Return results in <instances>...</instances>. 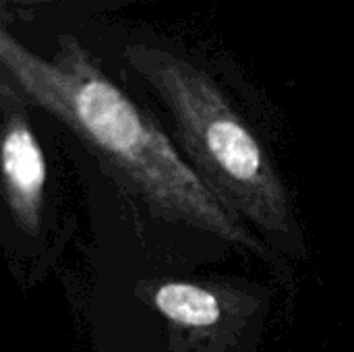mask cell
<instances>
[{
  "mask_svg": "<svg viewBox=\"0 0 354 352\" xmlns=\"http://www.w3.org/2000/svg\"><path fill=\"white\" fill-rule=\"evenodd\" d=\"M122 56L166 104L189 164L218 199L261 232L297 247L301 228L284 183L220 87L168 50L135 44Z\"/></svg>",
  "mask_w": 354,
  "mask_h": 352,
  "instance_id": "7a4b0ae2",
  "label": "cell"
},
{
  "mask_svg": "<svg viewBox=\"0 0 354 352\" xmlns=\"http://www.w3.org/2000/svg\"><path fill=\"white\" fill-rule=\"evenodd\" d=\"M0 62L23 98L68 127L151 216L266 257L268 247L218 199L156 120L106 77L73 35H60L58 50L48 60L2 29Z\"/></svg>",
  "mask_w": 354,
  "mask_h": 352,
  "instance_id": "6da1fadb",
  "label": "cell"
},
{
  "mask_svg": "<svg viewBox=\"0 0 354 352\" xmlns=\"http://www.w3.org/2000/svg\"><path fill=\"white\" fill-rule=\"evenodd\" d=\"M48 168L25 112L23 93L2 81V193L12 224L39 234Z\"/></svg>",
  "mask_w": 354,
  "mask_h": 352,
  "instance_id": "277c9868",
  "label": "cell"
},
{
  "mask_svg": "<svg viewBox=\"0 0 354 352\" xmlns=\"http://www.w3.org/2000/svg\"><path fill=\"white\" fill-rule=\"evenodd\" d=\"M151 305L185 346L226 349L255 311L257 301L222 284L166 280L153 286Z\"/></svg>",
  "mask_w": 354,
  "mask_h": 352,
  "instance_id": "3957f363",
  "label": "cell"
}]
</instances>
